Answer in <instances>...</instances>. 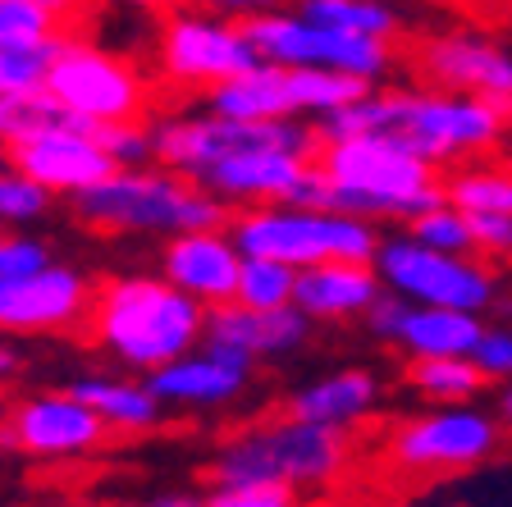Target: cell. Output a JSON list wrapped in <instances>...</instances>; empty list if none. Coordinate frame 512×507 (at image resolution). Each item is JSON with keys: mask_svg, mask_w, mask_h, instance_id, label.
Instances as JSON below:
<instances>
[{"mask_svg": "<svg viewBox=\"0 0 512 507\" xmlns=\"http://www.w3.org/2000/svg\"><path fill=\"white\" fill-rule=\"evenodd\" d=\"M293 293H298V265L270 261V256H243L238 302H247V307H293Z\"/></svg>", "mask_w": 512, "mask_h": 507, "instance_id": "28", "label": "cell"}, {"mask_svg": "<svg viewBox=\"0 0 512 507\" xmlns=\"http://www.w3.org/2000/svg\"><path fill=\"white\" fill-rule=\"evenodd\" d=\"M206 316L211 307H202L179 284H170L160 270H124V275L96 284L92 311H87V338L124 370L151 375L183 352L202 348Z\"/></svg>", "mask_w": 512, "mask_h": 507, "instance_id": "2", "label": "cell"}, {"mask_svg": "<svg viewBox=\"0 0 512 507\" xmlns=\"http://www.w3.org/2000/svg\"><path fill=\"white\" fill-rule=\"evenodd\" d=\"M298 10L307 14V19L325 23V28L384 37V42L398 32V10L389 0H298Z\"/></svg>", "mask_w": 512, "mask_h": 507, "instance_id": "26", "label": "cell"}, {"mask_svg": "<svg viewBox=\"0 0 512 507\" xmlns=\"http://www.w3.org/2000/svg\"><path fill=\"white\" fill-rule=\"evenodd\" d=\"M55 192L42 188L37 179H28L23 169H14L10 160L0 165V224L5 229H23V224L46 220Z\"/></svg>", "mask_w": 512, "mask_h": 507, "instance_id": "31", "label": "cell"}, {"mask_svg": "<svg viewBox=\"0 0 512 507\" xmlns=\"http://www.w3.org/2000/svg\"><path fill=\"white\" fill-rule=\"evenodd\" d=\"M316 160L334 179V211L366 215L375 224H407L448 201L439 165L389 138H330Z\"/></svg>", "mask_w": 512, "mask_h": 507, "instance_id": "4", "label": "cell"}, {"mask_svg": "<svg viewBox=\"0 0 512 507\" xmlns=\"http://www.w3.org/2000/svg\"><path fill=\"white\" fill-rule=\"evenodd\" d=\"M311 160L316 156H298V151H238V156L211 165L197 183L215 192L229 211H243V206L288 201Z\"/></svg>", "mask_w": 512, "mask_h": 507, "instance_id": "19", "label": "cell"}, {"mask_svg": "<svg viewBox=\"0 0 512 507\" xmlns=\"http://www.w3.org/2000/svg\"><path fill=\"white\" fill-rule=\"evenodd\" d=\"M19 370H23V352H19V343H14L10 334H0V389L19 380Z\"/></svg>", "mask_w": 512, "mask_h": 507, "instance_id": "41", "label": "cell"}, {"mask_svg": "<svg viewBox=\"0 0 512 507\" xmlns=\"http://www.w3.org/2000/svg\"><path fill=\"white\" fill-rule=\"evenodd\" d=\"M64 14L42 0H0V42L10 46H46L64 37Z\"/></svg>", "mask_w": 512, "mask_h": 507, "instance_id": "30", "label": "cell"}, {"mask_svg": "<svg viewBox=\"0 0 512 507\" xmlns=\"http://www.w3.org/2000/svg\"><path fill=\"white\" fill-rule=\"evenodd\" d=\"M444 192L453 206L480 220V215H512V160L471 156L444 174Z\"/></svg>", "mask_w": 512, "mask_h": 507, "instance_id": "24", "label": "cell"}, {"mask_svg": "<svg viewBox=\"0 0 512 507\" xmlns=\"http://www.w3.org/2000/svg\"><path fill=\"white\" fill-rule=\"evenodd\" d=\"M352 462L348 430L316 425L284 412L275 421H252L234 430L206 462L211 485L224 480H279L298 494H320L343 480Z\"/></svg>", "mask_w": 512, "mask_h": 507, "instance_id": "5", "label": "cell"}, {"mask_svg": "<svg viewBox=\"0 0 512 507\" xmlns=\"http://www.w3.org/2000/svg\"><path fill=\"white\" fill-rule=\"evenodd\" d=\"M311 325L316 320L293 302V307H247V302H220L206 316V348L224 352V357L256 366V361L293 357L307 348Z\"/></svg>", "mask_w": 512, "mask_h": 507, "instance_id": "16", "label": "cell"}, {"mask_svg": "<svg viewBox=\"0 0 512 507\" xmlns=\"http://www.w3.org/2000/svg\"><path fill=\"white\" fill-rule=\"evenodd\" d=\"M298 489L279 480H224L202 494V507H293Z\"/></svg>", "mask_w": 512, "mask_h": 507, "instance_id": "33", "label": "cell"}, {"mask_svg": "<svg viewBox=\"0 0 512 507\" xmlns=\"http://www.w3.org/2000/svg\"><path fill=\"white\" fill-rule=\"evenodd\" d=\"M96 284L69 261H51L23 279L0 284V334L32 338V334H69L87 325Z\"/></svg>", "mask_w": 512, "mask_h": 507, "instance_id": "14", "label": "cell"}, {"mask_svg": "<svg viewBox=\"0 0 512 507\" xmlns=\"http://www.w3.org/2000/svg\"><path fill=\"white\" fill-rule=\"evenodd\" d=\"M74 215L87 229L119 233V238H174L188 229L229 224V206L215 192L160 160L119 165L110 179L78 192Z\"/></svg>", "mask_w": 512, "mask_h": 507, "instance_id": "3", "label": "cell"}, {"mask_svg": "<svg viewBox=\"0 0 512 507\" xmlns=\"http://www.w3.org/2000/svg\"><path fill=\"white\" fill-rule=\"evenodd\" d=\"M494 412H499V421L512 430V380L499 384V402H494Z\"/></svg>", "mask_w": 512, "mask_h": 507, "instance_id": "42", "label": "cell"}, {"mask_svg": "<svg viewBox=\"0 0 512 507\" xmlns=\"http://www.w3.org/2000/svg\"><path fill=\"white\" fill-rule=\"evenodd\" d=\"M480 329H485L480 311L412 302L394 348L407 352V357H471V348L480 343Z\"/></svg>", "mask_w": 512, "mask_h": 507, "instance_id": "23", "label": "cell"}, {"mask_svg": "<svg viewBox=\"0 0 512 507\" xmlns=\"http://www.w3.org/2000/svg\"><path fill=\"white\" fill-rule=\"evenodd\" d=\"M407 297H398V293H389L384 288L380 297L371 302V311L362 316V325H366V334L375 338V343H398V334H403V320H407Z\"/></svg>", "mask_w": 512, "mask_h": 507, "instance_id": "37", "label": "cell"}, {"mask_svg": "<svg viewBox=\"0 0 512 507\" xmlns=\"http://www.w3.org/2000/svg\"><path fill=\"white\" fill-rule=\"evenodd\" d=\"M384 293V279L375 261H320L298 270V302L316 325H343V320H362L371 302Z\"/></svg>", "mask_w": 512, "mask_h": 507, "instance_id": "20", "label": "cell"}, {"mask_svg": "<svg viewBox=\"0 0 512 507\" xmlns=\"http://www.w3.org/2000/svg\"><path fill=\"white\" fill-rule=\"evenodd\" d=\"M243 256H270L307 270L320 261H375L380 252V224L352 211H320L298 201H266L229 215Z\"/></svg>", "mask_w": 512, "mask_h": 507, "instance_id": "6", "label": "cell"}, {"mask_svg": "<svg viewBox=\"0 0 512 507\" xmlns=\"http://www.w3.org/2000/svg\"><path fill=\"white\" fill-rule=\"evenodd\" d=\"M380 398L384 384L371 366H339L288 393V412L316 425H334V430H357L362 421L375 416Z\"/></svg>", "mask_w": 512, "mask_h": 507, "instance_id": "21", "label": "cell"}, {"mask_svg": "<svg viewBox=\"0 0 512 507\" xmlns=\"http://www.w3.org/2000/svg\"><path fill=\"white\" fill-rule=\"evenodd\" d=\"M165 412H224L252 389V366L224 357L215 348H192L147 375Z\"/></svg>", "mask_w": 512, "mask_h": 507, "instance_id": "18", "label": "cell"}, {"mask_svg": "<svg viewBox=\"0 0 512 507\" xmlns=\"http://www.w3.org/2000/svg\"><path fill=\"white\" fill-rule=\"evenodd\" d=\"M46 92L64 110H74L92 124L142 119L151 106V83L142 78L138 64L106 51V46L83 42V37H64L60 42L51 74H46Z\"/></svg>", "mask_w": 512, "mask_h": 507, "instance_id": "11", "label": "cell"}, {"mask_svg": "<svg viewBox=\"0 0 512 507\" xmlns=\"http://www.w3.org/2000/svg\"><path fill=\"white\" fill-rule=\"evenodd\" d=\"M192 5H202V10H211V14H224V19L247 23V19H256V14L279 10L284 0H192Z\"/></svg>", "mask_w": 512, "mask_h": 507, "instance_id": "39", "label": "cell"}, {"mask_svg": "<svg viewBox=\"0 0 512 507\" xmlns=\"http://www.w3.org/2000/svg\"><path fill=\"white\" fill-rule=\"evenodd\" d=\"M508 142H512V124H508Z\"/></svg>", "mask_w": 512, "mask_h": 507, "instance_id": "46", "label": "cell"}, {"mask_svg": "<svg viewBox=\"0 0 512 507\" xmlns=\"http://www.w3.org/2000/svg\"><path fill=\"white\" fill-rule=\"evenodd\" d=\"M69 37V32H64ZM64 37L46 46H10L0 42V96H19V92H37L46 87V74H51V60L60 51Z\"/></svg>", "mask_w": 512, "mask_h": 507, "instance_id": "32", "label": "cell"}, {"mask_svg": "<svg viewBox=\"0 0 512 507\" xmlns=\"http://www.w3.org/2000/svg\"><path fill=\"white\" fill-rule=\"evenodd\" d=\"M156 270L170 284H179L202 307H220L238 297V275H243V247H238L229 224L211 229H188L174 238H160Z\"/></svg>", "mask_w": 512, "mask_h": 507, "instance_id": "17", "label": "cell"}, {"mask_svg": "<svg viewBox=\"0 0 512 507\" xmlns=\"http://www.w3.org/2000/svg\"><path fill=\"white\" fill-rule=\"evenodd\" d=\"M96 138L119 165H151L156 160V138H151V124L142 119H110V124H96Z\"/></svg>", "mask_w": 512, "mask_h": 507, "instance_id": "35", "label": "cell"}, {"mask_svg": "<svg viewBox=\"0 0 512 507\" xmlns=\"http://www.w3.org/2000/svg\"><path fill=\"white\" fill-rule=\"evenodd\" d=\"M476 238L480 256H512V215H480Z\"/></svg>", "mask_w": 512, "mask_h": 507, "instance_id": "38", "label": "cell"}, {"mask_svg": "<svg viewBox=\"0 0 512 507\" xmlns=\"http://www.w3.org/2000/svg\"><path fill=\"white\" fill-rule=\"evenodd\" d=\"M412 238H421L426 247H439V252H453V256H476L480 252V238H476V220H471L462 206L453 201H439L430 206L426 215L403 224Z\"/></svg>", "mask_w": 512, "mask_h": 507, "instance_id": "27", "label": "cell"}, {"mask_svg": "<svg viewBox=\"0 0 512 507\" xmlns=\"http://www.w3.org/2000/svg\"><path fill=\"white\" fill-rule=\"evenodd\" d=\"M416 74L444 92L485 96L503 115H512V46L494 42L476 28L435 32L416 46Z\"/></svg>", "mask_w": 512, "mask_h": 507, "instance_id": "15", "label": "cell"}, {"mask_svg": "<svg viewBox=\"0 0 512 507\" xmlns=\"http://www.w3.org/2000/svg\"><path fill=\"white\" fill-rule=\"evenodd\" d=\"M471 361L485 370V380L490 384H503L512 380V320H485L480 329V343L471 348Z\"/></svg>", "mask_w": 512, "mask_h": 507, "instance_id": "36", "label": "cell"}, {"mask_svg": "<svg viewBox=\"0 0 512 507\" xmlns=\"http://www.w3.org/2000/svg\"><path fill=\"white\" fill-rule=\"evenodd\" d=\"M261 60L247 28L211 10H179L156 32V69L160 83L174 92H206L224 78L243 74Z\"/></svg>", "mask_w": 512, "mask_h": 507, "instance_id": "9", "label": "cell"}, {"mask_svg": "<svg viewBox=\"0 0 512 507\" xmlns=\"http://www.w3.org/2000/svg\"><path fill=\"white\" fill-rule=\"evenodd\" d=\"M55 252L46 238H37V233L28 229H5L0 224V284L5 279H23L32 275V270H42V265H51Z\"/></svg>", "mask_w": 512, "mask_h": 507, "instance_id": "34", "label": "cell"}, {"mask_svg": "<svg viewBox=\"0 0 512 507\" xmlns=\"http://www.w3.org/2000/svg\"><path fill=\"white\" fill-rule=\"evenodd\" d=\"M293 507H311V503H302V498H298V503H293Z\"/></svg>", "mask_w": 512, "mask_h": 507, "instance_id": "45", "label": "cell"}, {"mask_svg": "<svg viewBox=\"0 0 512 507\" xmlns=\"http://www.w3.org/2000/svg\"><path fill=\"white\" fill-rule=\"evenodd\" d=\"M508 124L512 115H503L494 101L471 92H444V87H371L362 101L316 119L320 142L371 133L426 156L439 169L490 156L508 142Z\"/></svg>", "mask_w": 512, "mask_h": 507, "instance_id": "1", "label": "cell"}, {"mask_svg": "<svg viewBox=\"0 0 512 507\" xmlns=\"http://www.w3.org/2000/svg\"><path fill=\"white\" fill-rule=\"evenodd\" d=\"M119 507H202V494H188V489H160L147 498H128Z\"/></svg>", "mask_w": 512, "mask_h": 507, "instance_id": "40", "label": "cell"}, {"mask_svg": "<svg viewBox=\"0 0 512 507\" xmlns=\"http://www.w3.org/2000/svg\"><path fill=\"white\" fill-rule=\"evenodd\" d=\"M403 380L421 402H476L490 384L471 357H407Z\"/></svg>", "mask_w": 512, "mask_h": 507, "instance_id": "25", "label": "cell"}, {"mask_svg": "<svg viewBox=\"0 0 512 507\" xmlns=\"http://www.w3.org/2000/svg\"><path fill=\"white\" fill-rule=\"evenodd\" d=\"M5 160L14 169H23L28 179H37L42 188H51L55 197L69 201L119 169V160L96 138V124L83 115L42 128V133H28L19 142H5Z\"/></svg>", "mask_w": 512, "mask_h": 507, "instance_id": "13", "label": "cell"}, {"mask_svg": "<svg viewBox=\"0 0 512 507\" xmlns=\"http://www.w3.org/2000/svg\"><path fill=\"white\" fill-rule=\"evenodd\" d=\"M42 5H51L55 14H74L78 5H83V0H42Z\"/></svg>", "mask_w": 512, "mask_h": 507, "instance_id": "43", "label": "cell"}, {"mask_svg": "<svg viewBox=\"0 0 512 507\" xmlns=\"http://www.w3.org/2000/svg\"><path fill=\"white\" fill-rule=\"evenodd\" d=\"M64 389L78 393V398H83L115 434H151L160 421H165V402L156 398V389L147 384V375L133 380V375L87 370V375H74Z\"/></svg>", "mask_w": 512, "mask_h": 507, "instance_id": "22", "label": "cell"}, {"mask_svg": "<svg viewBox=\"0 0 512 507\" xmlns=\"http://www.w3.org/2000/svg\"><path fill=\"white\" fill-rule=\"evenodd\" d=\"M64 119H74V110H64L46 87L19 92V96H0V147L28 138V133H42V128H55Z\"/></svg>", "mask_w": 512, "mask_h": 507, "instance_id": "29", "label": "cell"}, {"mask_svg": "<svg viewBox=\"0 0 512 507\" xmlns=\"http://www.w3.org/2000/svg\"><path fill=\"white\" fill-rule=\"evenodd\" d=\"M261 60L275 64H311V69H339V74L380 83L394 69V46L384 37H362V32H339L307 19L302 10H266L243 23Z\"/></svg>", "mask_w": 512, "mask_h": 507, "instance_id": "10", "label": "cell"}, {"mask_svg": "<svg viewBox=\"0 0 512 507\" xmlns=\"http://www.w3.org/2000/svg\"><path fill=\"white\" fill-rule=\"evenodd\" d=\"M503 448L499 412L476 402H430L426 412L403 416L384 439V462L403 476H467L494 462Z\"/></svg>", "mask_w": 512, "mask_h": 507, "instance_id": "7", "label": "cell"}, {"mask_svg": "<svg viewBox=\"0 0 512 507\" xmlns=\"http://www.w3.org/2000/svg\"><path fill=\"white\" fill-rule=\"evenodd\" d=\"M124 5H133V10H165L170 0H124Z\"/></svg>", "mask_w": 512, "mask_h": 507, "instance_id": "44", "label": "cell"}, {"mask_svg": "<svg viewBox=\"0 0 512 507\" xmlns=\"http://www.w3.org/2000/svg\"><path fill=\"white\" fill-rule=\"evenodd\" d=\"M375 270H380L389 293L407 297V302H421V307H462L485 316L499 302V275L485 261L426 247L407 229L380 243Z\"/></svg>", "mask_w": 512, "mask_h": 507, "instance_id": "8", "label": "cell"}, {"mask_svg": "<svg viewBox=\"0 0 512 507\" xmlns=\"http://www.w3.org/2000/svg\"><path fill=\"white\" fill-rule=\"evenodd\" d=\"M110 425L69 389L23 393L10 412L0 416V444L32 462H78L101 453Z\"/></svg>", "mask_w": 512, "mask_h": 507, "instance_id": "12", "label": "cell"}]
</instances>
